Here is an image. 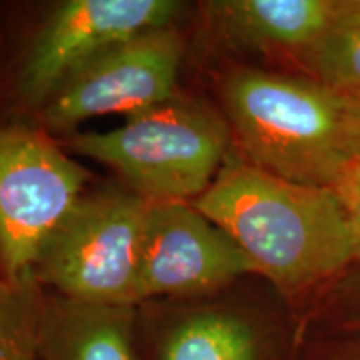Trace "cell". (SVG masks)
I'll return each instance as SVG.
<instances>
[{"instance_id":"30bf717a","label":"cell","mask_w":360,"mask_h":360,"mask_svg":"<svg viewBox=\"0 0 360 360\" xmlns=\"http://www.w3.org/2000/svg\"><path fill=\"white\" fill-rule=\"evenodd\" d=\"M202 11L210 32L232 47L299 58L330 25L337 0H217Z\"/></svg>"},{"instance_id":"4fadbf2b","label":"cell","mask_w":360,"mask_h":360,"mask_svg":"<svg viewBox=\"0 0 360 360\" xmlns=\"http://www.w3.org/2000/svg\"><path fill=\"white\" fill-rule=\"evenodd\" d=\"M42 294L34 278H0V360H39Z\"/></svg>"},{"instance_id":"5b68a950","label":"cell","mask_w":360,"mask_h":360,"mask_svg":"<svg viewBox=\"0 0 360 360\" xmlns=\"http://www.w3.org/2000/svg\"><path fill=\"white\" fill-rule=\"evenodd\" d=\"M148 205L122 182L89 186L45 242L34 281L75 302L141 305Z\"/></svg>"},{"instance_id":"e0dca14e","label":"cell","mask_w":360,"mask_h":360,"mask_svg":"<svg viewBox=\"0 0 360 360\" xmlns=\"http://www.w3.org/2000/svg\"><path fill=\"white\" fill-rule=\"evenodd\" d=\"M319 360H360V334L354 340L345 342L344 345H340L334 352L323 355Z\"/></svg>"},{"instance_id":"277c9868","label":"cell","mask_w":360,"mask_h":360,"mask_svg":"<svg viewBox=\"0 0 360 360\" xmlns=\"http://www.w3.org/2000/svg\"><path fill=\"white\" fill-rule=\"evenodd\" d=\"M231 141L224 114L180 90L127 117L119 129L69 134L60 146L110 167L124 186L152 204H192L227 162Z\"/></svg>"},{"instance_id":"9a60e30c","label":"cell","mask_w":360,"mask_h":360,"mask_svg":"<svg viewBox=\"0 0 360 360\" xmlns=\"http://www.w3.org/2000/svg\"><path fill=\"white\" fill-rule=\"evenodd\" d=\"M347 212L352 231L355 262L360 264V160L354 159L332 186Z\"/></svg>"},{"instance_id":"2e32d148","label":"cell","mask_w":360,"mask_h":360,"mask_svg":"<svg viewBox=\"0 0 360 360\" xmlns=\"http://www.w3.org/2000/svg\"><path fill=\"white\" fill-rule=\"evenodd\" d=\"M345 135H347V146L350 154H352L354 159L360 160V101L347 98V110H345Z\"/></svg>"},{"instance_id":"9c48e42d","label":"cell","mask_w":360,"mask_h":360,"mask_svg":"<svg viewBox=\"0 0 360 360\" xmlns=\"http://www.w3.org/2000/svg\"><path fill=\"white\" fill-rule=\"evenodd\" d=\"M227 290L139 305L143 360H278L272 323Z\"/></svg>"},{"instance_id":"52a82bcc","label":"cell","mask_w":360,"mask_h":360,"mask_svg":"<svg viewBox=\"0 0 360 360\" xmlns=\"http://www.w3.org/2000/svg\"><path fill=\"white\" fill-rule=\"evenodd\" d=\"M187 44L177 24L120 40L64 80L29 122L51 135L72 134L84 120L132 117L180 92Z\"/></svg>"},{"instance_id":"3957f363","label":"cell","mask_w":360,"mask_h":360,"mask_svg":"<svg viewBox=\"0 0 360 360\" xmlns=\"http://www.w3.org/2000/svg\"><path fill=\"white\" fill-rule=\"evenodd\" d=\"M175 0H65L0 19V119L29 120L64 80L120 40L177 24Z\"/></svg>"},{"instance_id":"7a4b0ae2","label":"cell","mask_w":360,"mask_h":360,"mask_svg":"<svg viewBox=\"0 0 360 360\" xmlns=\"http://www.w3.org/2000/svg\"><path fill=\"white\" fill-rule=\"evenodd\" d=\"M224 117L244 160L265 172L330 187L354 160L347 98L312 77L236 65L220 79Z\"/></svg>"},{"instance_id":"ba28073f","label":"cell","mask_w":360,"mask_h":360,"mask_svg":"<svg viewBox=\"0 0 360 360\" xmlns=\"http://www.w3.org/2000/svg\"><path fill=\"white\" fill-rule=\"evenodd\" d=\"M245 276H257L254 262L200 210L188 202H150L139 272L141 304L215 295Z\"/></svg>"},{"instance_id":"6da1fadb","label":"cell","mask_w":360,"mask_h":360,"mask_svg":"<svg viewBox=\"0 0 360 360\" xmlns=\"http://www.w3.org/2000/svg\"><path fill=\"white\" fill-rule=\"evenodd\" d=\"M192 205L237 242L285 300L355 262L347 212L330 187L292 182L229 157Z\"/></svg>"},{"instance_id":"5bb4252c","label":"cell","mask_w":360,"mask_h":360,"mask_svg":"<svg viewBox=\"0 0 360 360\" xmlns=\"http://www.w3.org/2000/svg\"><path fill=\"white\" fill-rule=\"evenodd\" d=\"M327 310L340 327L360 334V265L335 283Z\"/></svg>"},{"instance_id":"8fae6325","label":"cell","mask_w":360,"mask_h":360,"mask_svg":"<svg viewBox=\"0 0 360 360\" xmlns=\"http://www.w3.org/2000/svg\"><path fill=\"white\" fill-rule=\"evenodd\" d=\"M39 360H143L139 305L84 304L44 290Z\"/></svg>"},{"instance_id":"7c38bea8","label":"cell","mask_w":360,"mask_h":360,"mask_svg":"<svg viewBox=\"0 0 360 360\" xmlns=\"http://www.w3.org/2000/svg\"><path fill=\"white\" fill-rule=\"evenodd\" d=\"M297 60L314 80L360 101V0H337L330 25Z\"/></svg>"},{"instance_id":"8992f818","label":"cell","mask_w":360,"mask_h":360,"mask_svg":"<svg viewBox=\"0 0 360 360\" xmlns=\"http://www.w3.org/2000/svg\"><path fill=\"white\" fill-rule=\"evenodd\" d=\"M51 134L29 120L0 119V278H34L45 242L90 186Z\"/></svg>"}]
</instances>
